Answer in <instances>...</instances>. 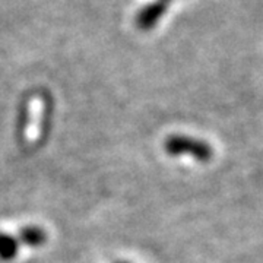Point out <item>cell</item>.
<instances>
[{
    "label": "cell",
    "instance_id": "obj_2",
    "mask_svg": "<svg viewBox=\"0 0 263 263\" xmlns=\"http://www.w3.org/2000/svg\"><path fill=\"white\" fill-rule=\"evenodd\" d=\"M167 8H168V3H165L162 0L154 2L148 6L142 8L135 18L136 27L142 31H149V29L155 28L158 21L165 15Z\"/></svg>",
    "mask_w": 263,
    "mask_h": 263
},
{
    "label": "cell",
    "instance_id": "obj_3",
    "mask_svg": "<svg viewBox=\"0 0 263 263\" xmlns=\"http://www.w3.org/2000/svg\"><path fill=\"white\" fill-rule=\"evenodd\" d=\"M16 238H18L19 245L27 246V247H31V249H37V247L46 245L48 235L46 233V230L41 228V227L27 226L19 230Z\"/></svg>",
    "mask_w": 263,
    "mask_h": 263
},
{
    "label": "cell",
    "instance_id": "obj_4",
    "mask_svg": "<svg viewBox=\"0 0 263 263\" xmlns=\"http://www.w3.org/2000/svg\"><path fill=\"white\" fill-rule=\"evenodd\" d=\"M19 241L16 235L9 233H0V260L10 262L16 257L19 252Z\"/></svg>",
    "mask_w": 263,
    "mask_h": 263
},
{
    "label": "cell",
    "instance_id": "obj_1",
    "mask_svg": "<svg viewBox=\"0 0 263 263\" xmlns=\"http://www.w3.org/2000/svg\"><path fill=\"white\" fill-rule=\"evenodd\" d=\"M164 149L170 157H183L189 155L199 161H206L212 155V149L203 141L184 135H171L164 142Z\"/></svg>",
    "mask_w": 263,
    "mask_h": 263
},
{
    "label": "cell",
    "instance_id": "obj_5",
    "mask_svg": "<svg viewBox=\"0 0 263 263\" xmlns=\"http://www.w3.org/2000/svg\"><path fill=\"white\" fill-rule=\"evenodd\" d=\"M162 2H165V3H168L170 0H162Z\"/></svg>",
    "mask_w": 263,
    "mask_h": 263
},
{
    "label": "cell",
    "instance_id": "obj_6",
    "mask_svg": "<svg viewBox=\"0 0 263 263\" xmlns=\"http://www.w3.org/2000/svg\"><path fill=\"white\" fill-rule=\"evenodd\" d=\"M116 263H129V262H116Z\"/></svg>",
    "mask_w": 263,
    "mask_h": 263
}]
</instances>
